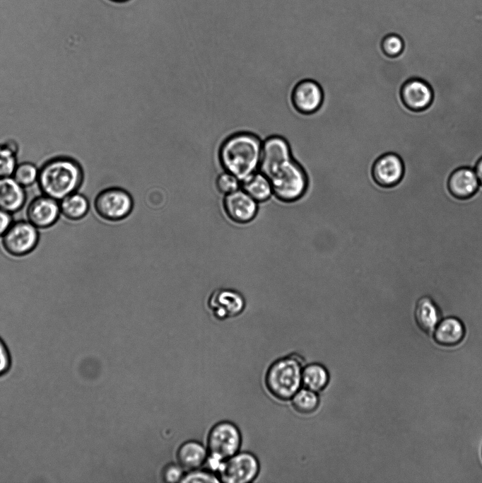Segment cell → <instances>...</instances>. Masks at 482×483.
Segmentation results:
<instances>
[{"instance_id": "1", "label": "cell", "mask_w": 482, "mask_h": 483, "mask_svg": "<svg viewBox=\"0 0 482 483\" xmlns=\"http://www.w3.org/2000/svg\"><path fill=\"white\" fill-rule=\"evenodd\" d=\"M262 141L256 134L239 132L228 136L219 149V160L225 171L240 182L259 171Z\"/></svg>"}, {"instance_id": "2", "label": "cell", "mask_w": 482, "mask_h": 483, "mask_svg": "<svg viewBox=\"0 0 482 483\" xmlns=\"http://www.w3.org/2000/svg\"><path fill=\"white\" fill-rule=\"evenodd\" d=\"M83 180L80 165L74 160L58 158L46 163L39 170L37 182L44 195L60 201L77 192Z\"/></svg>"}, {"instance_id": "3", "label": "cell", "mask_w": 482, "mask_h": 483, "mask_svg": "<svg viewBox=\"0 0 482 483\" xmlns=\"http://www.w3.org/2000/svg\"><path fill=\"white\" fill-rule=\"evenodd\" d=\"M302 359L295 354L274 361L266 370L264 383L267 391L274 398L290 400L302 387Z\"/></svg>"}, {"instance_id": "4", "label": "cell", "mask_w": 482, "mask_h": 483, "mask_svg": "<svg viewBox=\"0 0 482 483\" xmlns=\"http://www.w3.org/2000/svg\"><path fill=\"white\" fill-rule=\"evenodd\" d=\"M267 178L273 194L284 202L298 200L305 194L308 187L306 170L294 158L282 164Z\"/></svg>"}, {"instance_id": "5", "label": "cell", "mask_w": 482, "mask_h": 483, "mask_svg": "<svg viewBox=\"0 0 482 483\" xmlns=\"http://www.w3.org/2000/svg\"><path fill=\"white\" fill-rule=\"evenodd\" d=\"M241 442V433L233 423L224 421L216 424L207 437V450L212 466L218 467L222 462L236 454Z\"/></svg>"}, {"instance_id": "6", "label": "cell", "mask_w": 482, "mask_h": 483, "mask_svg": "<svg viewBox=\"0 0 482 483\" xmlns=\"http://www.w3.org/2000/svg\"><path fill=\"white\" fill-rule=\"evenodd\" d=\"M93 208L102 219L117 222L131 214L134 209V199L130 193L123 188L107 187L96 194Z\"/></svg>"}, {"instance_id": "7", "label": "cell", "mask_w": 482, "mask_h": 483, "mask_svg": "<svg viewBox=\"0 0 482 483\" xmlns=\"http://www.w3.org/2000/svg\"><path fill=\"white\" fill-rule=\"evenodd\" d=\"M219 480L225 483H249L259 472V462L249 452L237 453L218 466Z\"/></svg>"}, {"instance_id": "8", "label": "cell", "mask_w": 482, "mask_h": 483, "mask_svg": "<svg viewBox=\"0 0 482 483\" xmlns=\"http://www.w3.org/2000/svg\"><path fill=\"white\" fill-rule=\"evenodd\" d=\"M39 240V231L28 221H13L1 237L5 251L11 255L20 257L32 252Z\"/></svg>"}, {"instance_id": "9", "label": "cell", "mask_w": 482, "mask_h": 483, "mask_svg": "<svg viewBox=\"0 0 482 483\" xmlns=\"http://www.w3.org/2000/svg\"><path fill=\"white\" fill-rule=\"evenodd\" d=\"M324 93L315 80L305 78L299 81L290 93V103L296 112L302 115L317 113L322 107Z\"/></svg>"}, {"instance_id": "10", "label": "cell", "mask_w": 482, "mask_h": 483, "mask_svg": "<svg viewBox=\"0 0 482 483\" xmlns=\"http://www.w3.org/2000/svg\"><path fill=\"white\" fill-rule=\"evenodd\" d=\"M288 141L281 135H272L262 141L259 171L266 177L282 164L293 158Z\"/></svg>"}, {"instance_id": "11", "label": "cell", "mask_w": 482, "mask_h": 483, "mask_svg": "<svg viewBox=\"0 0 482 483\" xmlns=\"http://www.w3.org/2000/svg\"><path fill=\"white\" fill-rule=\"evenodd\" d=\"M404 172L401 158L394 153H386L376 158L370 166V177L379 187L388 188L401 180Z\"/></svg>"}, {"instance_id": "12", "label": "cell", "mask_w": 482, "mask_h": 483, "mask_svg": "<svg viewBox=\"0 0 482 483\" xmlns=\"http://www.w3.org/2000/svg\"><path fill=\"white\" fill-rule=\"evenodd\" d=\"M207 304L216 319L224 320L240 315L245 309V301L235 290L218 289L210 294Z\"/></svg>"}, {"instance_id": "13", "label": "cell", "mask_w": 482, "mask_h": 483, "mask_svg": "<svg viewBox=\"0 0 482 483\" xmlns=\"http://www.w3.org/2000/svg\"><path fill=\"white\" fill-rule=\"evenodd\" d=\"M223 207L227 216L237 223H247L256 216L257 202L242 190L225 194Z\"/></svg>"}, {"instance_id": "14", "label": "cell", "mask_w": 482, "mask_h": 483, "mask_svg": "<svg viewBox=\"0 0 482 483\" xmlns=\"http://www.w3.org/2000/svg\"><path fill=\"white\" fill-rule=\"evenodd\" d=\"M60 214L59 201L44 194L33 198L26 209L28 221L38 229L54 225Z\"/></svg>"}, {"instance_id": "15", "label": "cell", "mask_w": 482, "mask_h": 483, "mask_svg": "<svg viewBox=\"0 0 482 483\" xmlns=\"http://www.w3.org/2000/svg\"><path fill=\"white\" fill-rule=\"evenodd\" d=\"M400 95L404 105L413 111L425 109L433 98L430 85L420 78H411L405 81L401 88Z\"/></svg>"}, {"instance_id": "16", "label": "cell", "mask_w": 482, "mask_h": 483, "mask_svg": "<svg viewBox=\"0 0 482 483\" xmlns=\"http://www.w3.org/2000/svg\"><path fill=\"white\" fill-rule=\"evenodd\" d=\"M480 185L475 170L469 167H462L450 175L447 187L454 197L466 199L473 196Z\"/></svg>"}, {"instance_id": "17", "label": "cell", "mask_w": 482, "mask_h": 483, "mask_svg": "<svg viewBox=\"0 0 482 483\" xmlns=\"http://www.w3.org/2000/svg\"><path fill=\"white\" fill-rule=\"evenodd\" d=\"M26 202L23 187L13 178H0V209L14 214L20 211Z\"/></svg>"}, {"instance_id": "18", "label": "cell", "mask_w": 482, "mask_h": 483, "mask_svg": "<svg viewBox=\"0 0 482 483\" xmlns=\"http://www.w3.org/2000/svg\"><path fill=\"white\" fill-rule=\"evenodd\" d=\"M414 319L419 328L425 332L433 331L442 316L440 310L430 296L420 298L414 306Z\"/></svg>"}, {"instance_id": "19", "label": "cell", "mask_w": 482, "mask_h": 483, "mask_svg": "<svg viewBox=\"0 0 482 483\" xmlns=\"http://www.w3.org/2000/svg\"><path fill=\"white\" fill-rule=\"evenodd\" d=\"M464 334L465 329L462 321L454 317H447L440 320L436 326L434 339L439 344L451 347L459 344Z\"/></svg>"}, {"instance_id": "20", "label": "cell", "mask_w": 482, "mask_h": 483, "mask_svg": "<svg viewBox=\"0 0 482 483\" xmlns=\"http://www.w3.org/2000/svg\"><path fill=\"white\" fill-rule=\"evenodd\" d=\"M178 465L184 470H193L200 467L206 458V450L199 442L189 441L182 443L176 455Z\"/></svg>"}, {"instance_id": "21", "label": "cell", "mask_w": 482, "mask_h": 483, "mask_svg": "<svg viewBox=\"0 0 482 483\" xmlns=\"http://www.w3.org/2000/svg\"><path fill=\"white\" fill-rule=\"evenodd\" d=\"M60 212L69 220L77 221L83 219L90 209L88 198L81 192H75L59 201Z\"/></svg>"}, {"instance_id": "22", "label": "cell", "mask_w": 482, "mask_h": 483, "mask_svg": "<svg viewBox=\"0 0 482 483\" xmlns=\"http://www.w3.org/2000/svg\"><path fill=\"white\" fill-rule=\"evenodd\" d=\"M329 382V373L327 368L319 363H311L303 366L302 385L316 392L324 390Z\"/></svg>"}, {"instance_id": "23", "label": "cell", "mask_w": 482, "mask_h": 483, "mask_svg": "<svg viewBox=\"0 0 482 483\" xmlns=\"http://www.w3.org/2000/svg\"><path fill=\"white\" fill-rule=\"evenodd\" d=\"M241 187L257 202L268 200L273 194L269 178L260 171L241 182Z\"/></svg>"}, {"instance_id": "24", "label": "cell", "mask_w": 482, "mask_h": 483, "mask_svg": "<svg viewBox=\"0 0 482 483\" xmlns=\"http://www.w3.org/2000/svg\"><path fill=\"white\" fill-rule=\"evenodd\" d=\"M294 410L300 414H310L315 412L319 405L318 393L302 387L290 399Z\"/></svg>"}, {"instance_id": "25", "label": "cell", "mask_w": 482, "mask_h": 483, "mask_svg": "<svg viewBox=\"0 0 482 483\" xmlns=\"http://www.w3.org/2000/svg\"><path fill=\"white\" fill-rule=\"evenodd\" d=\"M39 170L31 163H22L18 165L13 173V178L23 187L32 185L38 178Z\"/></svg>"}, {"instance_id": "26", "label": "cell", "mask_w": 482, "mask_h": 483, "mask_svg": "<svg viewBox=\"0 0 482 483\" xmlns=\"http://www.w3.org/2000/svg\"><path fill=\"white\" fill-rule=\"evenodd\" d=\"M16 166V152L6 144L0 145V178L10 177Z\"/></svg>"}, {"instance_id": "27", "label": "cell", "mask_w": 482, "mask_h": 483, "mask_svg": "<svg viewBox=\"0 0 482 483\" xmlns=\"http://www.w3.org/2000/svg\"><path fill=\"white\" fill-rule=\"evenodd\" d=\"M404 47V40L397 34H388L382 38L380 42V48L382 52L389 57L399 56L402 52Z\"/></svg>"}, {"instance_id": "28", "label": "cell", "mask_w": 482, "mask_h": 483, "mask_svg": "<svg viewBox=\"0 0 482 483\" xmlns=\"http://www.w3.org/2000/svg\"><path fill=\"white\" fill-rule=\"evenodd\" d=\"M216 187L220 193L225 195L239 190L241 182L235 175L224 171L216 178Z\"/></svg>"}, {"instance_id": "29", "label": "cell", "mask_w": 482, "mask_h": 483, "mask_svg": "<svg viewBox=\"0 0 482 483\" xmlns=\"http://www.w3.org/2000/svg\"><path fill=\"white\" fill-rule=\"evenodd\" d=\"M220 480L213 474L201 470H190L185 475H183L180 482L182 483H197V482H219Z\"/></svg>"}, {"instance_id": "30", "label": "cell", "mask_w": 482, "mask_h": 483, "mask_svg": "<svg viewBox=\"0 0 482 483\" xmlns=\"http://www.w3.org/2000/svg\"><path fill=\"white\" fill-rule=\"evenodd\" d=\"M11 363L10 351L4 339L0 337V378L10 371Z\"/></svg>"}, {"instance_id": "31", "label": "cell", "mask_w": 482, "mask_h": 483, "mask_svg": "<svg viewBox=\"0 0 482 483\" xmlns=\"http://www.w3.org/2000/svg\"><path fill=\"white\" fill-rule=\"evenodd\" d=\"M183 477L182 468L179 465H170L163 472V478L165 482H180Z\"/></svg>"}, {"instance_id": "32", "label": "cell", "mask_w": 482, "mask_h": 483, "mask_svg": "<svg viewBox=\"0 0 482 483\" xmlns=\"http://www.w3.org/2000/svg\"><path fill=\"white\" fill-rule=\"evenodd\" d=\"M13 222L11 214L0 209V238L6 233Z\"/></svg>"}, {"instance_id": "33", "label": "cell", "mask_w": 482, "mask_h": 483, "mask_svg": "<svg viewBox=\"0 0 482 483\" xmlns=\"http://www.w3.org/2000/svg\"><path fill=\"white\" fill-rule=\"evenodd\" d=\"M474 170L478 179L479 183L481 185H482V157L477 162Z\"/></svg>"}, {"instance_id": "34", "label": "cell", "mask_w": 482, "mask_h": 483, "mask_svg": "<svg viewBox=\"0 0 482 483\" xmlns=\"http://www.w3.org/2000/svg\"><path fill=\"white\" fill-rule=\"evenodd\" d=\"M110 1H114V2H119V3H120V2L127 1H128V0H110Z\"/></svg>"}]
</instances>
